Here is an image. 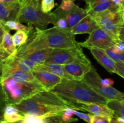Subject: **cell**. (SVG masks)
Returning a JSON list of instances; mask_svg holds the SVG:
<instances>
[{
	"label": "cell",
	"mask_w": 124,
	"mask_h": 123,
	"mask_svg": "<svg viewBox=\"0 0 124 123\" xmlns=\"http://www.w3.org/2000/svg\"><path fill=\"white\" fill-rule=\"evenodd\" d=\"M75 35L67 31L61 30L55 27L44 30L36 28L29 33L27 41L18 48L16 56L23 57L35 51L46 49H65L79 47Z\"/></svg>",
	"instance_id": "1"
},
{
	"label": "cell",
	"mask_w": 124,
	"mask_h": 123,
	"mask_svg": "<svg viewBox=\"0 0 124 123\" xmlns=\"http://www.w3.org/2000/svg\"><path fill=\"white\" fill-rule=\"evenodd\" d=\"M23 115H33L41 118L61 115L70 104L51 91L42 90L13 104Z\"/></svg>",
	"instance_id": "2"
},
{
	"label": "cell",
	"mask_w": 124,
	"mask_h": 123,
	"mask_svg": "<svg viewBox=\"0 0 124 123\" xmlns=\"http://www.w3.org/2000/svg\"><path fill=\"white\" fill-rule=\"evenodd\" d=\"M50 91L69 102V104L71 102H82L105 105L107 101L106 98L96 94L82 80L62 78L61 83Z\"/></svg>",
	"instance_id": "3"
},
{
	"label": "cell",
	"mask_w": 124,
	"mask_h": 123,
	"mask_svg": "<svg viewBox=\"0 0 124 123\" xmlns=\"http://www.w3.org/2000/svg\"><path fill=\"white\" fill-rule=\"evenodd\" d=\"M19 4L20 7L16 21L34 25L39 30H44L49 24H55L56 18L54 13H43L41 4L37 0H22L19 1Z\"/></svg>",
	"instance_id": "4"
},
{
	"label": "cell",
	"mask_w": 124,
	"mask_h": 123,
	"mask_svg": "<svg viewBox=\"0 0 124 123\" xmlns=\"http://www.w3.org/2000/svg\"><path fill=\"white\" fill-rule=\"evenodd\" d=\"M7 104H14L42 90H45L39 82L21 83L10 77L1 81Z\"/></svg>",
	"instance_id": "5"
},
{
	"label": "cell",
	"mask_w": 124,
	"mask_h": 123,
	"mask_svg": "<svg viewBox=\"0 0 124 123\" xmlns=\"http://www.w3.org/2000/svg\"><path fill=\"white\" fill-rule=\"evenodd\" d=\"M91 16L99 28L124 41V7L117 12L105 11Z\"/></svg>",
	"instance_id": "6"
},
{
	"label": "cell",
	"mask_w": 124,
	"mask_h": 123,
	"mask_svg": "<svg viewBox=\"0 0 124 123\" xmlns=\"http://www.w3.org/2000/svg\"><path fill=\"white\" fill-rule=\"evenodd\" d=\"M101 78V77L98 74L96 69L93 67L89 72L85 75L82 80L96 94L107 100L117 99L119 100H124V93L112 86L106 87L102 86L100 83Z\"/></svg>",
	"instance_id": "7"
},
{
	"label": "cell",
	"mask_w": 124,
	"mask_h": 123,
	"mask_svg": "<svg viewBox=\"0 0 124 123\" xmlns=\"http://www.w3.org/2000/svg\"><path fill=\"white\" fill-rule=\"evenodd\" d=\"M76 60H90L84 54L81 46L65 49H53L44 63L64 65Z\"/></svg>",
	"instance_id": "8"
},
{
	"label": "cell",
	"mask_w": 124,
	"mask_h": 123,
	"mask_svg": "<svg viewBox=\"0 0 124 123\" xmlns=\"http://www.w3.org/2000/svg\"><path fill=\"white\" fill-rule=\"evenodd\" d=\"M121 40L113 36L101 28H98L90 34L88 38L83 42H79L81 47L87 48H95L99 49L111 48L116 42Z\"/></svg>",
	"instance_id": "9"
},
{
	"label": "cell",
	"mask_w": 124,
	"mask_h": 123,
	"mask_svg": "<svg viewBox=\"0 0 124 123\" xmlns=\"http://www.w3.org/2000/svg\"><path fill=\"white\" fill-rule=\"evenodd\" d=\"M70 106L73 109L76 110L86 111L93 115L105 116L110 118H114L113 113L105 105L101 104L75 102L70 103Z\"/></svg>",
	"instance_id": "10"
},
{
	"label": "cell",
	"mask_w": 124,
	"mask_h": 123,
	"mask_svg": "<svg viewBox=\"0 0 124 123\" xmlns=\"http://www.w3.org/2000/svg\"><path fill=\"white\" fill-rule=\"evenodd\" d=\"M53 13L54 14L56 19L59 18H65L67 22L69 31L73 27L75 26L81 19L88 14L86 9L81 8L76 4L72 9L67 12H62L57 8Z\"/></svg>",
	"instance_id": "11"
},
{
	"label": "cell",
	"mask_w": 124,
	"mask_h": 123,
	"mask_svg": "<svg viewBox=\"0 0 124 123\" xmlns=\"http://www.w3.org/2000/svg\"><path fill=\"white\" fill-rule=\"evenodd\" d=\"M37 65L26 59L11 55L6 59L3 65V69L19 70L25 72H32L36 69Z\"/></svg>",
	"instance_id": "12"
},
{
	"label": "cell",
	"mask_w": 124,
	"mask_h": 123,
	"mask_svg": "<svg viewBox=\"0 0 124 123\" xmlns=\"http://www.w3.org/2000/svg\"><path fill=\"white\" fill-rule=\"evenodd\" d=\"M63 67L65 71L72 76L74 79L82 80L85 75L92 69L93 66L92 65L90 60H76L70 63L64 65Z\"/></svg>",
	"instance_id": "13"
},
{
	"label": "cell",
	"mask_w": 124,
	"mask_h": 123,
	"mask_svg": "<svg viewBox=\"0 0 124 123\" xmlns=\"http://www.w3.org/2000/svg\"><path fill=\"white\" fill-rule=\"evenodd\" d=\"M32 74L38 82L42 86L45 90L50 91L57 84L61 83V77L44 70L37 69L32 71Z\"/></svg>",
	"instance_id": "14"
},
{
	"label": "cell",
	"mask_w": 124,
	"mask_h": 123,
	"mask_svg": "<svg viewBox=\"0 0 124 123\" xmlns=\"http://www.w3.org/2000/svg\"><path fill=\"white\" fill-rule=\"evenodd\" d=\"M19 7V2H0V22L3 25L8 20H16Z\"/></svg>",
	"instance_id": "15"
},
{
	"label": "cell",
	"mask_w": 124,
	"mask_h": 123,
	"mask_svg": "<svg viewBox=\"0 0 124 123\" xmlns=\"http://www.w3.org/2000/svg\"><path fill=\"white\" fill-rule=\"evenodd\" d=\"M98 28H99V27L93 18L89 14H87L70 29V32L73 35L90 34Z\"/></svg>",
	"instance_id": "16"
},
{
	"label": "cell",
	"mask_w": 124,
	"mask_h": 123,
	"mask_svg": "<svg viewBox=\"0 0 124 123\" xmlns=\"http://www.w3.org/2000/svg\"><path fill=\"white\" fill-rule=\"evenodd\" d=\"M94 59L110 73H116V62L110 59L102 50L95 48H88Z\"/></svg>",
	"instance_id": "17"
},
{
	"label": "cell",
	"mask_w": 124,
	"mask_h": 123,
	"mask_svg": "<svg viewBox=\"0 0 124 123\" xmlns=\"http://www.w3.org/2000/svg\"><path fill=\"white\" fill-rule=\"evenodd\" d=\"M40 69L48 71L57 76L68 80H75L72 76L69 75L64 69L63 65L52 63H44L41 65H37L35 70Z\"/></svg>",
	"instance_id": "18"
},
{
	"label": "cell",
	"mask_w": 124,
	"mask_h": 123,
	"mask_svg": "<svg viewBox=\"0 0 124 123\" xmlns=\"http://www.w3.org/2000/svg\"><path fill=\"white\" fill-rule=\"evenodd\" d=\"M123 7H124V6H121V7L116 6L111 2L110 0H109V1H105V2L96 4L91 7H87L85 9L87 10V14H89L90 16H92L95 14L105 12V11L110 10L117 12Z\"/></svg>",
	"instance_id": "19"
},
{
	"label": "cell",
	"mask_w": 124,
	"mask_h": 123,
	"mask_svg": "<svg viewBox=\"0 0 124 123\" xmlns=\"http://www.w3.org/2000/svg\"><path fill=\"white\" fill-rule=\"evenodd\" d=\"M52 50V48H46L28 54L21 58L29 60L36 65H41L46 62Z\"/></svg>",
	"instance_id": "20"
},
{
	"label": "cell",
	"mask_w": 124,
	"mask_h": 123,
	"mask_svg": "<svg viewBox=\"0 0 124 123\" xmlns=\"http://www.w3.org/2000/svg\"><path fill=\"white\" fill-rule=\"evenodd\" d=\"M105 106L113 113L115 118L124 117V100H107Z\"/></svg>",
	"instance_id": "21"
},
{
	"label": "cell",
	"mask_w": 124,
	"mask_h": 123,
	"mask_svg": "<svg viewBox=\"0 0 124 123\" xmlns=\"http://www.w3.org/2000/svg\"><path fill=\"white\" fill-rule=\"evenodd\" d=\"M0 47L10 55H16L18 48L15 46L13 43L12 36L9 33V30L6 29V28H5L2 42Z\"/></svg>",
	"instance_id": "22"
},
{
	"label": "cell",
	"mask_w": 124,
	"mask_h": 123,
	"mask_svg": "<svg viewBox=\"0 0 124 123\" xmlns=\"http://www.w3.org/2000/svg\"><path fill=\"white\" fill-rule=\"evenodd\" d=\"M3 26L7 30H23L29 33L33 29L32 25H25L16 20H8L3 24Z\"/></svg>",
	"instance_id": "23"
},
{
	"label": "cell",
	"mask_w": 124,
	"mask_h": 123,
	"mask_svg": "<svg viewBox=\"0 0 124 123\" xmlns=\"http://www.w3.org/2000/svg\"><path fill=\"white\" fill-rule=\"evenodd\" d=\"M28 37L29 33L26 31L23 30H17L16 32L12 36V39L15 46L18 48L26 43Z\"/></svg>",
	"instance_id": "24"
},
{
	"label": "cell",
	"mask_w": 124,
	"mask_h": 123,
	"mask_svg": "<svg viewBox=\"0 0 124 123\" xmlns=\"http://www.w3.org/2000/svg\"><path fill=\"white\" fill-rule=\"evenodd\" d=\"M101 50H102L110 59H112L115 62L124 63V54L117 53L112 48H108V49H101Z\"/></svg>",
	"instance_id": "25"
},
{
	"label": "cell",
	"mask_w": 124,
	"mask_h": 123,
	"mask_svg": "<svg viewBox=\"0 0 124 123\" xmlns=\"http://www.w3.org/2000/svg\"><path fill=\"white\" fill-rule=\"evenodd\" d=\"M73 109L71 107H68L64 110L61 114V118L63 121L67 123H74L78 121L77 118H73Z\"/></svg>",
	"instance_id": "26"
},
{
	"label": "cell",
	"mask_w": 124,
	"mask_h": 123,
	"mask_svg": "<svg viewBox=\"0 0 124 123\" xmlns=\"http://www.w3.org/2000/svg\"><path fill=\"white\" fill-rule=\"evenodd\" d=\"M24 117L25 116L22 115L19 112H17L8 115H4V120L9 123H13L23 120Z\"/></svg>",
	"instance_id": "27"
},
{
	"label": "cell",
	"mask_w": 124,
	"mask_h": 123,
	"mask_svg": "<svg viewBox=\"0 0 124 123\" xmlns=\"http://www.w3.org/2000/svg\"><path fill=\"white\" fill-rule=\"evenodd\" d=\"M7 104L6 96L2 88V86L0 83V123L4 121V111Z\"/></svg>",
	"instance_id": "28"
},
{
	"label": "cell",
	"mask_w": 124,
	"mask_h": 123,
	"mask_svg": "<svg viewBox=\"0 0 124 123\" xmlns=\"http://www.w3.org/2000/svg\"><path fill=\"white\" fill-rule=\"evenodd\" d=\"M54 6V0H42L41 2V10L44 13H50Z\"/></svg>",
	"instance_id": "29"
},
{
	"label": "cell",
	"mask_w": 124,
	"mask_h": 123,
	"mask_svg": "<svg viewBox=\"0 0 124 123\" xmlns=\"http://www.w3.org/2000/svg\"><path fill=\"white\" fill-rule=\"evenodd\" d=\"M75 4L72 0H62V3L58 9L64 12H67L72 9Z\"/></svg>",
	"instance_id": "30"
},
{
	"label": "cell",
	"mask_w": 124,
	"mask_h": 123,
	"mask_svg": "<svg viewBox=\"0 0 124 123\" xmlns=\"http://www.w3.org/2000/svg\"><path fill=\"white\" fill-rule=\"evenodd\" d=\"M42 118L43 123H67L63 121L61 118V115H56Z\"/></svg>",
	"instance_id": "31"
},
{
	"label": "cell",
	"mask_w": 124,
	"mask_h": 123,
	"mask_svg": "<svg viewBox=\"0 0 124 123\" xmlns=\"http://www.w3.org/2000/svg\"><path fill=\"white\" fill-rule=\"evenodd\" d=\"M54 27H55L56 28H57L61 30L69 31V29H68L67 22V20H65V18H57L55 24L54 25Z\"/></svg>",
	"instance_id": "32"
},
{
	"label": "cell",
	"mask_w": 124,
	"mask_h": 123,
	"mask_svg": "<svg viewBox=\"0 0 124 123\" xmlns=\"http://www.w3.org/2000/svg\"><path fill=\"white\" fill-rule=\"evenodd\" d=\"M23 123H43L41 117L33 115H25L23 119Z\"/></svg>",
	"instance_id": "33"
},
{
	"label": "cell",
	"mask_w": 124,
	"mask_h": 123,
	"mask_svg": "<svg viewBox=\"0 0 124 123\" xmlns=\"http://www.w3.org/2000/svg\"><path fill=\"white\" fill-rule=\"evenodd\" d=\"M110 117L105 116H96L92 115L91 123H110Z\"/></svg>",
	"instance_id": "34"
},
{
	"label": "cell",
	"mask_w": 124,
	"mask_h": 123,
	"mask_svg": "<svg viewBox=\"0 0 124 123\" xmlns=\"http://www.w3.org/2000/svg\"><path fill=\"white\" fill-rule=\"evenodd\" d=\"M73 114L77 116L81 119L84 120L87 123H91V120H92V115L87 114V113H82V112H79L78 110L73 109Z\"/></svg>",
	"instance_id": "35"
},
{
	"label": "cell",
	"mask_w": 124,
	"mask_h": 123,
	"mask_svg": "<svg viewBox=\"0 0 124 123\" xmlns=\"http://www.w3.org/2000/svg\"><path fill=\"white\" fill-rule=\"evenodd\" d=\"M114 51L119 53H122L124 54V41L122 40H119L116 44L111 47Z\"/></svg>",
	"instance_id": "36"
},
{
	"label": "cell",
	"mask_w": 124,
	"mask_h": 123,
	"mask_svg": "<svg viewBox=\"0 0 124 123\" xmlns=\"http://www.w3.org/2000/svg\"><path fill=\"white\" fill-rule=\"evenodd\" d=\"M116 73L121 76L122 78H124V63L116 62Z\"/></svg>",
	"instance_id": "37"
},
{
	"label": "cell",
	"mask_w": 124,
	"mask_h": 123,
	"mask_svg": "<svg viewBox=\"0 0 124 123\" xmlns=\"http://www.w3.org/2000/svg\"><path fill=\"white\" fill-rule=\"evenodd\" d=\"M100 83L102 86H103L110 87L112 86L113 85L114 81L113 80L111 79V78H105V79L101 78Z\"/></svg>",
	"instance_id": "38"
},
{
	"label": "cell",
	"mask_w": 124,
	"mask_h": 123,
	"mask_svg": "<svg viewBox=\"0 0 124 123\" xmlns=\"http://www.w3.org/2000/svg\"><path fill=\"white\" fill-rule=\"evenodd\" d=\"M86 2L87 5V7H91L96 4L100 3L102 2H105V1H109V0H84Z\"/></svg>",
	"instance_id": "39"
},
{
	"label": "cell",
	"mask_w": 124,
	"mask_h": 123,
	"mask_svg": "<svg viewBox=\"0 0 124 123\" xmlns=\"http://www.w3.org/2000/svg\"><path fill=\"white\" fill-rule=\"evenodd\" d=\"M11 55L8 54L7 52L5 51L1 47H0V61L1 60H6Z\"/></svg>",
	"instance_id": "40"
},
{
	"label": "cell",
	"mask_w": 124,
	"mask_h": 123,
	"mask_svg": "<svg viewBox=\"0 0 124 123\" xmlns=\"http://www.w3.org/2000/svg\"><path fill=\"white\" fill-rule=\"evenodd\" d=\"M114 5L117 7H121L124 6V0H110Z\"/></svg>",
	"instance_id": "41"
},
{
	"label": "cell",
	"mask_w": 124,
	"mask_h": 123,
	"mask_svg": "<svg viewBox=\"0 0 124 123\" xmlns=\"http://www.w3.org/2000/svg\"><path fill=\"white\" fill-rule=\"evenodd\" d=\"M5 28L4 26L0 27V46H1V42H2V37H3V34L4 32Z\"/></svg>",
	"instance_id": "42"
},
{
	"label": "cell",
	"mask_w": 124,
	"mask_h": 123,
	"mask_svg": "<svg viewBox=\"0 0 124 123\" xmlns=\"http://www.w3.org/2000/svg\"><path fill=\"white\" fill-rule=\"evenodd\" d=\"M5 60H1L0 61V82L1 80V77H2V69H3V65Z\"/></svg>",
	"instance_id": "43"
},
{
	"label": "cell",
	"mask_w": 124,
	"mask_h": 123,
	"mask_svg": "<svg viewBox=\"0 0 124 123\" xmlns=\"http://www.w3.org/2000/svg\"><path fill=\"white\" fill-rule=\"evenodd\" d=\"M15 2H19V0H0V2L2 3H10Z\"/></svg>",
	"instance_id": "44"
},
{
	"label": "cell",
	"mask_w": 124,
	"mask_h": 123,
	"mask_svg": "<svg viewBox=\"0 0 124 123\" xmlns=\"http://www.w3.org/2000/svg\"><path fill=\"white\" fill-rule=\"evenodd\" d=\"M110 123H121V122H119V121H117L116 118H111V119H110Z\"/></svg>",
	"instance_id": "45"
},
{
	"label": "cell",
	"mask_w": 124,
	"mask_h": 123,
	"mask_svg": "<svg viewBox=\"0 0 124 123\" xmlns=\"http://www.w3.org/2000/svg\"><path fill=\"white\" fill-rule=\"evenodd\" d=\"M23 123V120L19 121H17V122H15V123Z\"/></svg>",
	"instance_id": "46"
},
{
	"label": "cell",
	"mask_w": 124,
	"mask_h": 123,
	"mask_svg": "<svg viewBox=\"0 0 124 123\" xmlns=\"http://www.w3.org/2000/svg\"><path fill=\"white\" fill-rule=\"evenodd\" d=\"M8 123V122H7V121H1V123Z\"/></svg>",
	"instance_id": "47"
},
{
	"label": "cell",
	"mask_w": 124,
	"mask_h": 123,
	"mask_svg": "<svg viewBox=\"0 0 124 123\" xmlns=\"http://www.w3.org/2000/svg\"><path fill=\"white\" fill-rule=\"evenodd\" d=\"M37 1H38V2H39V3H40V4H41V1H42V0H37Z\"/></svg>",
	"instance_id": "48"
},
{
	"label": "cell",
	"mask_w": 124,
	"mask_h": 123,
	"mask_svg": "<svg viewBox=\"0 0 124 123\" xmlns=\"http://www.w3.org/2000/svg\"><path fill=\"white\" fill-rule=\"evenodd\" d=\"M2 26H3V25H2V24L0 22V27H2Z\"/></svg>",
	"instance_id": "49"
},
{
	"label": "cell",
	"mask_w": 124,
	"mask_h": 123,
	"mask_svg": "<svg viewBox=\"0 0 124 123\" xmlns=\"http://www.w3.org/2000/svg\"><path fill=\"white\" fill-rule=\"evenodd\" d=\"M73 1H76V0H72Z\"/></svg>",
	"instance_id": "50"
},
{
	"label": "cell",
	"mask_w": 124,
	"mask_h": 123,
	"mask_svg": "<svg viewBox=\"0 0 124 123\" xmlns=\"http://www.w3.org/2000/svg\"><path fill=\"white\" fill-rule=\"evenodd\" d=\"M22 1V0H19V1Z\"/></svg>",
	"instance_id": "51"
}]
</instances>
